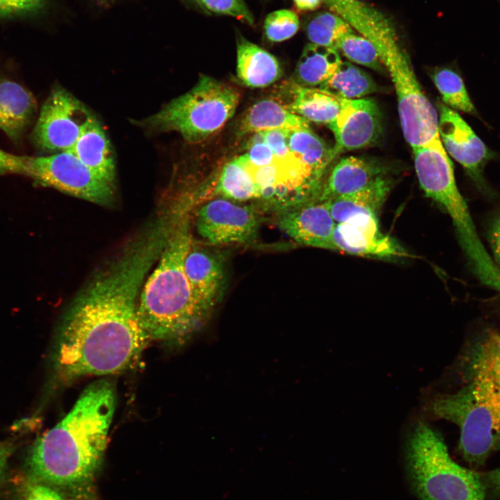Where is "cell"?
I'll list each match as a JSON object with an SVG mask.
<instances>
[{
	"label": "cell",
	"mask_w": 500,
	"mask_h": 500,
	"mask_svg": "<svg viewBox=\"0 0 500 500\" xmlns=\"http://www.w3.org/2000/svg\"><path fill=\"white\" fill-rule=\"evenodd\" d=\"M289 130L274 129L262 133L264 140L272 150L275 158L282 159L292 155L288 144Z\"/></svg>",
	"instance_id": "37"
},
{
	"label": "cell",
	"mask_w": 500,
	"mask_h": 500,
	"mask_svg": "<svg viewBox=\"0 0 500 500\" xmlns=\"http://www.w3.org/2000/svg\"><path fill=\"white\" fill-rule=\"evenodd\" d=\"M239 100L240 93L235 88L202 76L188 92L138 124L154 132H178L186 142L197 144L224 126Z\"/></svg>",
	"instance_id": "6"
},
{
	"label": "cell",
	"mask_w": 500,
	"mask_h": 500,
	"mask_svg": "<svg viewBox=\"0 0 500 500\" xmlns=\"http://www.w3.org/2000/svg\"><path fill=\"white\" fill-rule=\"evenodd\" d=\"M292 101L287 108L308 122L330 124L339 115L344 99L320 88L297 83L291 88Z\"/></svg>",
	"instance_id": "23"
},
{
	"label": "cell",
	"mask_w": 500,
	"mask_h": 500,
	"mask_svg": "<svg viewBox=\"0 0 500 500\" xmlns=\"http://www.w3.org/2000/svg\"><path fill=\"white\" fill-rule=\"evenodd\" d=\"M36 111L33 94L19 84L0 80V128L17 140L31 123Z\"/></svg>",
	"instance_id": "19"
},
{
	"label": "cell",
	"mask_w": 500,
	"mask_h": 500,
	"mask_svg": "<svg viewBox=\"0 0 500 500\" xmlns=\"http://www.w3.org/2000/svg\"><path fill=\"white\" fill-rule=\"evenodd\" d=\"M358 34L369 40L378 52L399 42L392 22L381 11L358 0H324Z\"/></svg>",
	"instance_id": "15"
},
{
	"label": "cell",
	"mask_w": 500,
	"mask_h": 500,
	"mask_svg": "<svg viewBox=\"0 0 500 500\" xmlns=\"http://www.w3.org/2000/svg\"><path fill=\"white\" fill-rule=\"evenodd\" d=\"M297 14L289 9H280L269 13L264 22V32L268 40L279 42L293 37L299 28Z\"/></svg>",
	"instance_id": "32"
},
{
	"label": "cell",
	"mask_w": 500,
	"mask_h": 500,
	"mask_svg": "<svg viewBox=\"0 0 500 500\" xmlns=\"http://www.w3.org/2000/svg\"><path fill=\"white\" fill-rule=\"evenodd\" d=\"M278 224L299 244L331 250L336 222L325 201H312L286 211Z\"/></svg>",
	"instance_id": "14"
},
{
	"label": "cell",
	"mask_w": 500,
	"mask_h": 500,
	"mask_svg": "<svg viewBox=\"0 0 500 500\" xmlns=\"http://www.w3.org/2000/svg\"><path fill=\"white\" fill-rule=\"evenodd\" d=\"M14 500H71L60 490L25 475L17 482Z\"/></svg>",
	"instance_id": "33"
},
{
	"label": "cell",
	"mask_w": 500,
	"mask_h": 500,
	"mask_svg": "<svg viewBox=\"0 0 500 500\" xmlns=\"http://www.w3.org/2000/svg\"><path fill=\"white\" fill-rule=\"evenodd\" d=\"M390 188V181L381 176L360 190L325 202L336 224L360 215H377Z\"/></svg>",
	"instance_id": "21"
},
{
	"label": "cell",
	"mask_w": 500,
	"mask_h": 500,
	"mask_svg": "<svg viewBox=\"0 0 500 500\" xmlns=\"http://www.w3.org/2000/svg\"><path fill=\"white\" fill-rule=\"evenodd\" d=\"M92 115L70 92L56 87L41 108L32 139L43 151H68Z\"/></svg>",
	"instance_id": "9"
},
{
	"label": "cell",
	"mask_w": 500,
	"mask_h": 500,
	"mask_svg": "<svg viewBox=\"0 0 500 500\" xmlns=\"http://www.w3.org/2000/svg\"><path fill=\"white\" fill-rule=\"evenodd\" d=\"M412 150L421 188L451 218L471 266H483L489 261L490 256L481 242L467 205L457 187L453 165L440 135Z\"/></svg>",
	"instance_id": "7"
},
{
	"label": "cell",
	"mask_w": 500,
	"mask_h": 500,
	"mask_svg": "<svg viewBox=\"0 0 500 500\" xmlns=\"http://www.w3.org/2000/svg\"><path fill=\"white\" fill-rule=\"evenodd\" d=\"M461 360L466 380L483 377L500 387V333H483L468 347Z\"/></svg>",
	"instance_id": "24"
},
{
	"label": "cell",
	"mask_w": 500,
	"mask_h": 500,
	"mask_svg": "<svg viewBox=\"0 0 500 500\" xmlns=\"http://www.w3.org/2000/svg\"><path fill=\"white\" fill-rule=\"evenodd\" d=\"M288 144L292 155L319 178L335 158L333 148L310 128L289 131Z\"/></svg>",
	"instance_id": "26"
},
{
	"label": "cell",
	"mask_w": 500,
	"mask_h": 500,
	"mask_svg": "<svg viewBox=\"0 0 500 500\" xmlns=\"http://www.w3.org/2000/svg\"><path fill=\"white\" fill-rule=\"evenodd\" d=\"M310 128L308 121L292 112L286 106L273 99H263L256 102L247 110L240 121L239 133Z\"/></svg>",
	"instance_id": "22"
},
{
	"label": "cell",
	"mask_w": 500,
	"mask_h": 500,
	"mask_svg": "<svg viewBox=\"0 0 500 500\" xmlns=\"http://www.w3.org/2000/svg\"><path fill=\"white\" fill-rule=\"evenodd\" d=\"M0 174L26 176L44 186L99 204L110 203L115 195V183L91 170L70 151L33 157L0 149Z\"/></svg>",
	"instance_id": "8"
},
{
	"label": "cell",
	"mask_w": 500,
	"mask_h": 500,
	"mask_svg": "<svg viewBox=\"0 0 500 500\" xmlns=\"http://www.w3.org/2000/svg\"><path fill=\"white\" fill-rule=\"evenodd\" d=\"M490 238L494 262L500 270V216L492 227Z\"/></svg>",
	"instance_id": "38"
},
{
	"label": "cell",
	"mask_w": 500,
	"mask_h": 500,
	"mask_svg": "<svg viewBox=\"0 0 500 500\" xmlns=\"http://www.w3.org/2000/svg\"><path fill=\"white\" fill-rule=\"evenodd\" d=\"M295 6L301 11H312L318 8L324 0H292Z\"/></svg>",
	"instance_id": "41"
},
{
	"label": "cell",
	"mask_w": 500,
	"mask_h": 500,
	"mask_svg": "<svg viewBox=\"0 0 500 500\" xmlns=\"http://www.w3.org/2000/svg\"><path fill=\"white\" fill-rule=\"evenodd\" d=\"M331 250L377 258L411 256L394 239L381 232L378 216L373 215H360L337 223Z\"/></svg>",
	"instance_id": "11"
},
{
	"label": "cell",
	"mask_w": 500,
	"mask_h": 500,
	"mask_svg": "<svg viewBox=\"0 0 500 500\" xmlns=\"http://www.w3.org/2000/svg\"><path fill=\"white\" fill-rule=\"evenodd\" d=\"M165 240L162 232L150 231L74 301L54 349L53 367L61 380L117 373L139 359L150 340L139 321L138 297Z\"/></svg>",
	"instance_id": "1"
},
{
	"label": "cell",
	"mask_w": 500,
	"mask_h": 500,
	"mask_svg": "<svg viewBox=\"0 0 500 500\" xmlns=\"http://www.w3.org/2000/svg\"><path fill=\"white\" fill-rule=\"evenodd\" d=\"M467 381L458 391L435 397L430 410L458 426L460 455L469 464L481 465L500 451V387L480 376Z\"/></svg>",
	"instance_id": "4"
},
{
	"label": "cell",
	"mask_w": 500,
	"mask_h": 500,
	"mask_svg": "<svg viewBox=\"0 0 500 500\" xmlns=\"http://www.w3.org/2000/svg\"><path fill=\"white\" fill-rule=\"evenodd\" d=\"M195 225L197 233L210 244H245L256 239L260 222L252 208L217 199L199 209Z\"/></svg>",
	"instance_id": "10"
},
{
	"label": "cell",
	"mask_w": 500,
	"mask_h": 500,
	"mask_svg": "<svg viewBox=\"0 0 500 500\" xmlns=\"http://www.w3.org/2000/svg\"><path fill=\"white\" fill-rule=\"evenodd\" d=\"M44 6V0H0V18L33 15Z\"/></svg>",
	"instance_id": "35"
},
{
	"label": "cell",
	"mask_w": 500,
	"mask_h": 500,
	"mask_svg": "<svg viewBox=\"0 0 500 500\" xmlns=\"http://www.w3.org/2000/svg\"><path fill=\"white\" fill-rule=\"evenodd\" d=\"M342 61L337 49L310 42L304 47L296 67L297 83L319 86L334 74Z\"/></svg>",
	"instance_id": "25"
},
{
	"label": "cell",
	"mask_w": 500,
	"mask_h": 500,
	"mask_svg": "<svg viewBox=\"0 0 500 500\" xmlns=\"http://www.w3.org/2000/svg\"><path fill=\"white\" fill-rule=\"evenodd\" d=\"M195 1L212 12L235 17L251 26L254 24L253 16L244 0Z\"/></svg>",
	"instance_id": "34"
},
{
	"label": "cell",
	"mask_w": 500,
	"mask_h": 500,
	"mask_svg": "<svg viewBox=\"0 0 500 500\" xmlns=\"http://www.w3.org/2000/svg\"><path fill=\"white\" fill-rule=\"evenodd\" d=\"M378 166L358 157H346L335 164L318 194V201H328L362 190L379 176Z\"/></svg>",
	"instance_id": "17"
},
{
	"label": "cell",
	"mask_w": 500,
	"mask_h": 500,
	"mask_svg": "<svg viewBox=\"0 0 500 500\" xmlns=\"http://www.w3.org/2000/svg\"><path fill=\"white\" fill-rule=\"evenodd\" d=\"M14 449V445L11 442H0V481L3 476L8 461Z\"/></svg>",
	"instance_id": "39"
},
{
	"label": "cell",
	"mask_w": 500,
	"mask_h": 500,
	"mask_svg": "<svg viewBox=\"0 0 500 500\" xmlns=\"http://www.w3.org/2000/svg\"><path fill=\"white\" fill-rule=\"evenodd\" d=\"M358 1H363V0H358Z\"/></svg>",
	"instance_id": "42"
},
{
	"label": "cell",
	"mask_w": 500,
	"mask_h": 500,
	"mask_svg": "<svg viewBox=\"0 0 500 500\" xmlns=\"http://www.w3.org/2000/svg\"><path fill=\"white\" fill-rule=\"evenodd\" d=\"M249 144L247 155L249 162L254 167H261L274 162V154L264 140L262 132L254 133Z\"/></svg>",
	"instance_id": "36"
},
{
	"label": "cell",
	"mask_w": 500,
	"mask_h": 500,
	"mask_svg": "<svg viewBox=\"0 0 500 500\" xmlns=\"http://www.w3.org/2000/svg\"><path fill=\"white\" fill-rule=\"evenodd\" d=\"M72 152L91 170L112 183L115 180V163L106 133L92 115L85 124Z\"/></svg>",
	"instance_id": "18"
},
{
	"label": "cell",
	"mask_w": 500,
	"mask_h": 500,
	"mask_svg": "<svg viewBox=\"0 0 500 500\" xmlns=\"http://www.w3.org/2000/svg\"><path fill=\"white\" fill-rule=\"evenodd\" d=\"M328 126L335 138L333 150L336 157L376 141L381 133V115L372 99H344L339 115Z\"/></svg>",
	"instance_id": "12"
},
{
	"label": "cell",
	"mask_w": 500,
	"mask_h": 500,
	"mask_svg": "<svg viewBox=\"0 0 500 500\" xmlns=\"http://www.w3.org/2000/svg\"><path fill=\"white\" fill-rule=\"evenodd\" d=\"M115 400L110 381L89 385L69 413L34 442L26 460L27 475L71 500H88L107 447Z\"/></svg>",
	"instance_id": "2"
},
{
	"label": "cell",
	"mask_w": 500,
	"mask_h": 500,
	"mask_svg": "<svg viewBox=\"0 0 500 500\" xmlns=\"http://www.w3.org/2000/svg\"><path fill=\"white\" fill-rule=\"evenodd\" d=\"M406 470L419 500H488L483 477L454 461L442 437L426 424L408 440Z\"/></svg>",
	"instance_id": "5"
},
{
	"label": "cell",
	"mask_w": 500,
	"mask_h": 500,
	"mask_svg": "<svg viewBox=\"0 0 500 500\" xmlns=\"http://www.w3.org/2000/svg\"><path fill=\"white\" fill-rule=\"evenodd\" d=\"M438 110V132L447 153L474 180L481 181L483 167L490 158L488 148L456 110L442 103Z\"/></svg>",
	"instance_id": "13"
},
{
	"label": "cell",
	"mask_w": 500,
	"mask_h": 500,
	"mask_svg": "<svg viewBox=\"0 0 500 500\" xmlns=\"http://www.w3.org/2000/svg\"><path fill=\"white\" fill-rule=\"evenodd\" d=\"M432 78L446 106L456 111L476 113L463 81L456 72L448 68L440 69L434 72Z\"/></svg>",
	"instance_id": "30"
},
{
	"label": "cell",
	"mask_w": 500,
	"mask_h": 500,
	"mask_svg": "<svg viewBox=\"0 0 500 500\" xmlns=\"http://www.w3.org/2000/svg\"><path fill=\"white\" fill-rule=\"evenodd\" d=\"M192 242L187 219L168 228L159 262L138 301L139 321L149 340L184 341L208 318L197 303L185 273Z\"/></svg>",
	"instance_id": "3"
},
{
	"label": "cell",
	"mask_w": 500,
	"mask_h": 500,
	"mask_svg": "<svg viewBox=\"0 0 500 500\" xmlns=\"http://www.w3.org/2000/svg\"><path fill=\"white\" fill-rule=\"evenodd\" d=\"M335 49L354 63L379 72L385 71L375 47L358 33L352 32L342 36L336 42Z\"/></svg>",
	"instance_id": "31"
},
{
	"label": "cell",
	"mask_w": 500,
	"mask_h": 500,
	"mask_svg": "<svg viewBox=\"0 0 500 500\" xmlns=\"http://www.w3.org/2000/svg\"><path fill=\"white\" fill-rule=\"evenodd\" d=\"M306 31L311 43L334 49L339 38L354 32L347 22L333 12H322L313 15L308 21Z\"/></svg>",
	"instance_id": "29"
},
{
	"label": "cell",
	"mask_w": 500,
	"mask_h": 500,
	"mask_svg": "<svg viewBox=\"0 0 500 500\" xmlns=\"http://www.w3.org/2000/svg\"><path fill=\"white\" fill-rule=\"evenodd\" d=\"M482 477L486 486L500 497V467L487 472Z\"/></svg>",
	"instance_id": "40"
},
{
	"label": "cell",
	"mask_w": 500,
	"mask_h": 500,
	"mask_svg": "<svg viewBox=\"0 0 500 500\" xmlns=\"http://www.w3.org/2000/svg\"><path fill=\"white\" fill-rule=\"evenodd\" d=\"M236 72L238 79L252 88L268 86L281 75L275 56L242 36L237 40Z\"/></svg>",
	"instance_id": "20"
},
{
	"label": "cell",
	"mask_w": 500,
	"mask_h": 500,
	"mask_svg": "<svg viewBox=\"0 0 500 500\" xmlns=\"http://www.w3.org/2000/svg\"><path fill=\"white\" fill-rule=\"evenodd\" d=\"M319 88L345 99H356L378 91L376 83L362 69L342 61L334 74Z\"/></svg>",
	"instance_id": "27"
},
{
	"label": "cell",
	"mask_w": 500,
	"mask_h": 500,
	"mask_svg": "<svg viewBox=\"0 0 500 500\" xmlns=\"http://www.w3.org/2000/svg\"><path fill=\"white\" fill-rule=\"evenodd\" d=\"M215 189L217 194L233 200L246 201L259 196L258 188L238 157L224 165Z\"/></svg>",
	"instance_id": "28"
},
{
	"label": "cell",
	"mask_w": 500,
	"mask_h": 500,
	"mask_svg": "<svg viewBox=\"0 0 500 500\" xmlns=\"http://www.w3.org/2000/svg\"><path fill=\"white\" fill-rule=\"evenodd\" d=\"M184 269L197 303L208 317L222 285V262L210 251L194 246L192 240L185 258Z\"/></svg>",
	"instance_id": "16"
}]
</instances>
